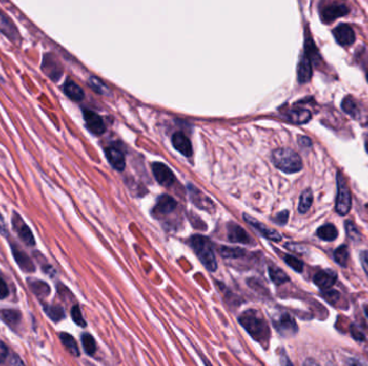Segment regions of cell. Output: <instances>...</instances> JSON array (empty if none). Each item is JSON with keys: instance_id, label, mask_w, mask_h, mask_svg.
<instances>
[{"instance_id": "36", "label": "cell", "mask_w": 368, "mask_h": 366, "mask_svg": "<svg viewBox=\"0 0 368 366\" xmlns=\"http://www.w3.org/2000/svg\"><path fill=\"white\" fill-rule=\"evenodd\" d=\"M334 259L336 260V262L341 265V266H345L348 263V259H349V250L348 247L345 245H341L339 246L336 250L334 252Z\"/></svg>"}, {"instance_id": "45", "label": "cell", "mask_w": 368, "mask_h": 366, "mask_svg": "<svg viewBox=\"0 0 368 366\" xmlns=\"http://www.w3.org/2000/svg\"><path fill=\"white\" fill-rule=\"evenodd\" d=\"M0 233H2L4 236H8V234H9L6 221H5V218L2 215V213H0Z\"/></svg>"}, {"instance_id": "51", "label": "cell", "mask_w": 368, "mask_h": 366, "mask_svg": "<svg viewBox=\"0 0 368 366\" xmlns=\"http://www.w3.org/2000/svg\"><path fill=\"white\" fill-rule=\"evenodd\" d=\"M200 359L202 360V362L205 363V365H206V366H212V364H211V363H210L207 359H206V358L202 356V354H200Z\"/></svg>"}, {"instance_id": "15", "label": "cell", "mask_w": 368, "mask_h": 366, "mask_svg": "<svg viewBox=\"0 0 368 366\" xmlns=\"http://www.w3.org/2000/svg\"><path fill=\"white\" fill-rule=\"evenodd\" d=\"M334 37L336 39L337 43L342 47L351 46L355 41V33L351 26L348 24H340L333 31Z\"/></svg>"}, {"instance_id": "2", "label": "cell", "mask_w": 368, "mask_h": 366, "mask_svg": "<svg viewBox=\"0 0 368 366\" xmlns=\"http://www.w3.org/2000/svg\"><path fill=\"white\" fill-rule=\"evenodd\" d=\"M190 244L205 268L210 272H215L218 269V262H216L211 241L203 235L196 234L191 238Z\"/></svg>"}, {"instance_id": "6", "label": "cell", "mask_w": 368, "mask_h": 366, "mask_svg": "<svg viewBox=\"0 0 368 366\" xmlns=\"http://www.w3.org/2000/svg\"><path fill=\"white\" fill-rule=\"evenodd\" d=\"M12 228L17 233L21 241L26 244L27 246H35L36 241L34 234H32L30 228L27 226L23 218L16 212H13L12 215Z\"/></svg>"}, {"instance_id": "18", "label": "cell", "mask_w": 368, "mask_h": 366, "mask_svg": "<svg viewBox=\"0 0 368 366\" xmlns=\"http://www.w3.org/2000/svg\"><path fill=\"white\" fill-rule=\"evenodd\" d=\"M171 142L174 147L182 155H184V156L191 157L193 155V147L191 141L189 140V138L184 136L182 132H176L175 135L172 136Z\"/></svg>"}, {"instance_id": "44", "label": "cell", "mask_w": 368, "mask_h": 366, "mask_svg": "<svg viewBox=\"0 0 368 366\" xmlns=\"http://www.w3.org/2000/svg\"><path fill=\"white\" fill-rule=\"evenodd\" d=\"M361 262H362V266L366 273V275L368 276V250H365L361 253Z\"/></svg>"}, {"instance_id": "40", "label": "cell", "mask_w": 368, "mask_h": 366, "mask_svg": "<svg viewBox=\"0 0 368 366\" xmlns=\"http://www.w3.org/2000/svg\"><path fill=\"white\" fill-rule=\"evenodd\" d=\"M279 360H280V366H294L293 363L291 362L289 356L287 354V352L281 349L280 353H279Z\"/></svg>"}, {"instance_id": "42", "label": "cell", "mask_w": 368, "mask_h": 366, "mask_svg": "<svg viewBox=\"0 0 368 366\" xmlns=\"http://www.w3.org/2000/svg\"><path fill=\"white\" fill-rule=\"evenodd\" d=\"M9 349L4 341L0 340V363H5L8 359Z\"/></svg>"}, {"instance_id": "39", "label": "cell", "mask_w": 368, "mask_h": 366, "mask_svg": "<svg viewBox=\"0 0 368 366\" xmlns=\"http://www.w3.org/2000/svg\"><path fill=\"white\" fill-rule=\"evenodd\" d=\"M345 230H347V234L348 236L354 241V242H359L361 240V233L359 231V229L356 228V226L352 223V221H347L345 223Z\"/></svg>"}, {"instance_id": "55", "label": "cell", "mask_w": 368, "mask_h": 366, "mask_svg": "<svg viewBox=\"0 0 368 366\" xmlns=\"http://www.w3.org/2000/svg\"><path fill=\"white\" fill-rule=\"evenodd\" d=\"M0 80H2V76H0Z\"/></svg>"}, {"instance_id": "7", "label": "cell", "mask_w": 368, "mask_h": 366, "mask_svg": "<svg viewBox=\"0 0 368 366\" xmlns=\"http://www.w3.org/2000/svg\"><path fill=\"white\" fill-rule=\"evenodd\" d=\"M41 70L52 81L56 82L63 75V68L57 60V58L53 54L48 53L43 55V59L41 63Z\"/></svg>"}, {"instance_id": "34", "label": "cell", "mask_w": 368, "mask_h": 366, "mask_svg": "<svg viewBox=\"0 0 368 366\" xmlns=\"http://www.w3.org/2000/svg\"><path fill=\"white\" fill-rule=\"evenodd\" d=\"M305 49H306V56L309 58V60L312 62L318 61V58L320 57V55L318 53V50L315 46V42L311 39L310 36H307L306 38V43H305Z\"/></svg>"}, {"instance_id": "53", "label": "cell", "mask_w": 368, "mask_h": 366, "mask_svg": "<svg viewBox=\"0 0 368 366\" xmlns=\"http://www.w3.org/2000/svg\"><path fill=\"white\" fill-rule=\"evenodd\" d=\"M365 314H366V317H367V319H368V306L365 307Z\"/></svg>"}, {"instance_id": "3", "label": "cell", "mask_w": 368, "mask_h": 366, "mask_svg": "<svg viewBox=\"0 0 368 366\" xmlns=\"http://www.w3.org/2000/svg\"><path fill=\"white\" fill-rule=\"evenodd\" d=\"M273 162L279 170L284 173H297L302 169L299 155L291 148H278L273 153Z\"/></svg>"}, {"instance_id": "35", "label": "cell", "mask_w": 368, "mask_h": 366, "mask_svg": "<svg viewBox=\"0 0 368 366\" xmlns=\"http://www.w3.org/2000/svg\"><path fill=\"white\" fill-rule=\"evenodd\" d=\"M81 341L84 348V351L89 354V356H93L96 352V341L94 337L89 334V333H84L81 336Z\"/></svg>"}, {"instance_id": "46", "label": "cell", "mask_w": 368, "mask_h": 366, "mask_svg": "<svg viewBox=\"0 0 368 366\" xmlns=\"http://www.w3.org/2000/svg\"><path fill=\"white\" fill-rule=\"evenodd\" d=\"M351 334L353 335V337L356 340H364L365 339V336L362 334L361 331H359L354 326H352V328H351Z\"/></svg>"}, {"instance_id": "27", "label": "cell", "mask_w": 368, "mask_h": 366, "mask_svg": "<svg viewBox=\"0 0 368 366\" xmlns=\"http://www.w3.org/2000/svg\"><path fill=\"white\" fill-rule=\"evenodd\" d=\"M317 235L323 241L332 242V241H335L337 239L338 231H337V228L335 227L334 225L326 224V225L321 226L317 230Z\"/></svg>"}, {"instance_id": "32", "label": "cell", "mask_w": 368, "mask_h": 366, "mask_svg": "<svg viewBox=\"0 0 368 366\" xmlns=\"http://www.w3.org/2000/svg\"><path fill=\"white\" fill-rule=\"evenodd\" d=\"M221 256L229 259H239L246 256V250L238 247H221L220 248Z\"/></svg>"}, {"instance_id": "48", "label": "cell", "mask_w": 368, "mask_h": 366, "mask_svg": "<svg viewBox=\"0 0 368 366\" xmlns=\"http://www.w3.org/2000/svg\"><path fill=\"white\" fill-rule=\"evenodd\" d=\"M298 143L300 144L301 146H304V147H310L311 146V141L307 137H299Z\"/></svg>"}, {"instance_id": "16", "label": "cell", "mask_w": 368, "mask_h": 366, "mask_svg": "<svg viewBox=\"0 0 368 366\" xmlns=\"http://www.w3.org/2000/svg\"><path fill=\"white\" fill-rule=\"evenodd\" d=\"M337 281V273L333 270H323L318 272L315 277H313V282L320 288L321 290H329L335 285Z\"/></svg>"}, {"instance_id": "37", "label": "cell", "mask_w": 368, "mask_h": 366, "mask_svg": "<svg viewBox=\"0 0 368 366\" xmlns=\"http://www.w3.org/2000/svg\"><path fill=\"white\" fill-rule=\"evenodd\" d=\"M284 261L290 266V268H292L297 273H301L302 270H304V263H302L299 259H297L294 256H291V254H285Z\"/></svg>"}, {"instance_id": "19", "label": "cell", "mask_w": 368, "mask_h": 366, "mask_svg": "<svg viewBox=\"0 0 368 366\" xmlns=\"http://www.w3.org/2000/svg\"><path fill=\"white\" fill-rule=\"evenodd\" d=\"M12 253H13V257L16 261V263L18 264L19 268L23 270L24 272H28V273H31V272H35L36 268H35V264L34 262L31 261V259L27 256V254L22 250L21 248H18L17 246L15 245H12Z\"/></svg>"}, {"instance_id": "38", "label": "cell", "mask_w": 368, "mask_h": 366, "mask_svg": "<svg viewBox=\"0 0 368 366\" xmlns=\"http://www.w3.org/2000/svg\"><path fill=\"white\" fill-rule=\"evenodd\" d=\"M71 318L73 320V322L77 326L82 327V328L86 327L85 319L83 318V315H82V312H81L79 305H74L71 308Z\"/></svg>"}, {"instance_id": "14", "label": "cell", "mask_w": 368, "mask_h": 366, "mask_svg": "<svg viewBox=\"0 0 368 366\" xmlns=\"http://www.w3.org/2000/svg\"><path fill=\"white\" fill-rule=\"evenodd\" d=\"M152 170L155 180L161 186H170L174 184L176 177L166 164L161 162H155L152 165Z\"/></svg>"}, {"instance_id": "9", "label": "cell", "mask_w": 368, "mask_h": 366, "mask_svg": "<svg viewBox=\"0 0 368 366\" xmlns=\"http://www.w3.org/2000/svg\"><path fill=\"white\" fill-rule=\"evenodd\" d=\"M349 12H350L349 8L344 4L334 3L322 9L321 19L324 21V23H332L333 20L337 19L338 17L347 15Z\"/></svg>"}, {"instance_id": "5", "label": "cell", "mask_w": 368, "mask_h": 366, "mask_svg": "<svg viewBox=\"0 0 368 366\" xmlns=\"http://www.w3.org/2000/svg\"><path fill=\"white\" fill-rule=\"evenodd\" d=\"M273 326L281 336L291 337L298 332V327L294 318L290 314H278L273 318Z\"/></svg>"}, {"instance_id": "49", "label": "cell", "mask_w": 368, "mask_h": 366, "mask_svg": "<svg viewBox=\"0 0 368 366\" xmlns=\"http://www.w3.org/2000/svg\"><path fill=\"white\" fill-rule=\"evenodd\" d=\"M350 363V366H367L365 363H363L362 361L360 360H355V359H352L349 361Z\"/></svg>"}, {"instance_id": "41", "label": "cell", "mask_w": 368, "mask_h": 366, "mask_svg": "<svg viewBox=\"0 0 368 366\" xmlns=\"http://www.w3.org/2000/svg\"><path fill=\"white\" fill-rule=\"evenodd\" d=\"M274 220L276 221V223H277L278 225L284 226V225L288 223V220H289V212H288V210H283V212H280V213L275 217Z\"/></svg>"}, {"instance_id": "22", "label": "cell", "mask_w": 368, "mask_h": 366, "mask_svg": "<svg viewBox=\"0 0 368 366\" xmlns=\"http://www.w3.org/2000/svg\"><path fill=\"white\" fill-rule=\"evenodd\" d=\"M63 91L67 97L73 101H81L84 99V92L82 88L72 80H67L63 86Z\"/></svg>"}, {"instance_id": "17", "label": "cell", "mask_w": 368, "mask_h": 366, "mask_svg": "<svg viewBox=\"0 0 368 366\" xmlns=\"http://www.w3.org/2000/svg\"><path fill=\"white\" fill-rule=\"evenodd\" d=\"M227 238H229V241L232 243L252 244L251 236L248 234L244 229L234 223H231L227 226Z\"/></svg>"}, {"instance_id": "54", "label": "cell", "mask_w": 368, "mask_h": 366, "mask_svg": "<svg viewBox=\"0 0 368 366\" xmlns=\"http://www.w3.org/2000/svg\"><path fill=\"white\" fill-rule=\"evenodd\" d=\"M366 76H367V82H368V72H367V75H366Z\"/></svg>"}, {"instance_id": "1", "label": "cell", "mask_w": 368, "mask_h": 366, "mask_svg": "<svg viewBox=\"0 0 368 366\" xmlns=\"http://www.w3.org/2000/svg\"><path fill=\"white\" fill-rule=\"evenodd\" d=\"M238 322L248 332L255 341L265 348L268 347L270 339V329L263 315L256 309H247L238 317Z\"/></svg>"}, {"instance_id": "21", "label": "cell", "mask_w": 368, "mask_h": 366, "mask_svg": "<svg viewBox=\"0 0 368 366\" xmlns=\"http://www.w3.org/2000/svg\"><path fill=\"white\" fill-rule=\"evenodd\" d=\"M312 75V67L309 58L304 55L301 56L297 67V77L299 83H307L310 81Z\"/></svg>"}, {"instance_id": "29", "label": "cell", "mask_w": 368, "mask_h": 366, "mask_svg": "<svg viewBox=\"0 0 368 366\" xmlns=\"http://www.w3.org/2000/svg\"><path fill=\"white\" fill-rule=\"evenodd\" d=\"M341 107H342V110L344 111L345 113H347L350 116H352L353 118H359L360 117L361 112H360L359 104L352 97H345L342 100Z\"/></svg>"}, {"instance_id": "52", "label": "cell", "mask_w": 368, "mask_h": 366, "mask_svg": "<svg viewBox=\"0 0 368 366\" xmlns=\"http://www.w3.org/2000/svg\"><path fill=\"white\" fill-rule=\"evenodd\" d=\"M365 147H366V152L368 153V138H367L366 141H365Z\"/></svg>"}, {"instance_id": "25", "label": "cell", "mask_w": 368, "mask_h": 366, "mask_svg": "<svg viewBox=\"0 0 368 366\" xmlns=\"http://www.w3.org/2000/svg\"><path fill=\"white\" fill-rule=\"evenodd\" d=\"M28 285L31 292L36 294L38 297H47L51 292V288L46 282L38 279H29Z\"/></svg>"}, {"instance_id": "24", "label": "cell", "mask_w": 368, "mask_h": 366, "mask_svg": "<svg viewBox=\"0 0 368 366\" xmlns=\"http://www.w3.org/2000/svg\"><path fill=\"white\" fill-rule=\"evenodd\" d=\"M287 117L290 121L297 125L306 124L311 119V113L310 111L305 109H293L288 112Z\"/></svg>"}, {"instance_id": "13", "label": "cell", "mask_w": 368, "mask_h": 366, "mask_svg": "<svg viewBox=\"0 0 368 366\" xmlns=\"http://www.w3.org/2000/svg\"><path fill=\"white\" fill-rule=\"evenodd\" d=\"M83 116L86 127H88V129L91 132H93L94 135L100 136L106 131V125L104 123V120L97 113L90 110H84Z\"/></svg>"}, {"instance_id": "30", "label": "cell", "mask_w": 368, "mask_h": 366, "mask_svg": "<svg viewBox=\"0 0 368 366\" xmlns=\"http://www.w3.org/2000/svg\"><path fill=\"white\" fill-rule=\"evenodd\" d=\"M313 202V195L310 189H306L301 193L298 204V212L300 214H306L310 209Z\"/></svg>"}, {"instance_id": "26", "label": "cell", "mask_w": 368, "mask_h": 366, "mask_svg": "<svg viewBox=\"0 0 368 366\" xmlns=\"http://www.w3.org/2000/svg\"><path fill=\"white\" fill-rule=\"evenodd\" d=\"M59 339H60L63 345L65 346V348H66L73 357L80 356V350L78 347V343H77V341H75V339L72 335L68 334V333L63 332L59 334Z\"/></svg>"}, {"instance_id": "47", "label": "cell", "mask_w": 368, "mask_h": 366, "mask_svg": "<svg viewBox=\"0 0 368 366\" xmlns=\"http://www.w3.org/2000/svg\"><path fill=\"white\" fill-rule=\"evenodd\" d=\"M10 366H25V364L18 356L13 354V357L10 360Z\"/></svg>"}, {"instance_id": "43", "label": "cell", "mask_w": 368, "mask_h": 366, "mask_svg": "<svg viewBox=\"0 0 368 366\" xmlns=\"http://www.w3.org/2000/svg\"><path fill=\"white\" fill-rule=\"evenodd\" d=\"M9 294V289L8 286L6 284V282L0 277V299H4L8 296Z\"/></svg>"}, {"instance_id": "8", "label": "cell", "mask_w": 368, "mask_h": 366, "mask_svg": "<svg viewBox=\"0 0 368 366\" xmlns=\"http://www.w3.org/2000/svg\"><path fill=\"white\" fill-rule=\"evenodd\" d=\"M0 32L14 44H19L21 35L13 20L0 10Z\"/></svg>"}, {"instance_id": "31", "label": "cell", "mask_w": 368, "mask_h": 366, "mask_svg": "<svg viewBox=\"0 0 368 366\" xmlns=\"http://www.w3.org/2000/svg\"><path fill=\"white\" fill-rule=\"evenodd\" d=\"M45 312L54 322H59L65 318V310L59 305H48L45 306Z\"/></svg>"}, {"instance_id": "11", "label": "cell", "mask_w": 368, "mask_h": 366, "mask_svg": "<svg viewBox=\"0 0 368 366\" xmlns=\"http://www.w3.org/2000/svg\"><path fill=\"white\" fill-rule=\"evenodd\" d=\"M177 207V202L170 196L163 195L157 199V202L152 210V214L156 218H160L174 212Z\"/></svg>"}, {"instance_id": "23", "label": "cell", "mask_w": 368, "mask_h": 366, "mask_svg": "<svg viewBox=\"0 0 368 366\" xmlns=\"http://www.w3.org/2000/svg\"><path fill=\"white\" fill-rule=\"evenodd\" d=\"M0 319L11 329H15L22 320L21 312L16 309H0Z\"/></svg>"}, {"instance_id": "10", "label": "cell", "mask_w": 368, "mask_h": 366, "mask_svg": "<svg viewBox=\"0 0 368 366\" xmlns=\"http://www.w3.org/2000/svg\"><path fill=\"white\" fill-rule=\"evenodd\" d=\"M189 195L191 198V201L195 206H197L200 209L211 212L214 209V203L211 201L209 197L206 196L202 191H200L198 188L193 185H189Z\"/></svg>"}, {"instance_id": "20", "label": "cell", "mask_w": 368, "mask_h": 366, "mask_svg": "<svg viewBox=\"0 0 368 366\" xmlns=\"http://www.w3.org/2000/svg\"><path fill=\"white\" fill-rule=\"evenodd\" d=\"M106 157L114 169L123 171L125 169V157L123 153L115 147H108L106 149Z\"/></svg>"}, {"instance_id": "28", "label": "cell", "mask_w": 368, "mask_h": 366, "mask_svg": "<svg viewBox=\"0 0 368 366\" xmlns=\"http://www.w3.org/2000/svg\"><path fill=\"white\" fill-rule=\"evenodd\" d=\"M268 273H269L270 279H272L273 283L276 284L277 286L283 285L290 281L289 275L276 265H270L268 268Z\"/></svg>"}, {"instance_id": "50", "label": "cell", "mask_w": 368, "mask_h": 366, "mask_svg": "<svg viewBox=\"0 0 368 366\" xmlns=\"http://www.w3.org/2000/svg\"><path fill=\"white\" fill-rule=\"evenodd\" d=\"M304 366H320V364L313 359H307L304 363Z\"/></svg>"}, {"instance_id": "4", "label": "cell", "mask_w": 368, "mask_h": 366, "mask_svg": "<svg viewBox=\"0 0 368 366\" xmlns=\"http://www.w3.org/2000/svg\"><path fill=\"white\" fill-rule=\"evenodd\" d=\"M351 192L345 182L343 175L339 172L337 174V198H336V212L339 215H347L352 205Z\"/></svg>"}, {"instance_id": "33", "label": "cell", "mask_w": 368, "mask_h": 366, "mask_svg": "<svg viewBox=\"0 0 368 366\" xmlns=\"http://www.w3.org/2000/svg\"><path fill=\"white\" fill-rule=\"evenodd\" d=\"M89 85L92 90L97 94H100V95H109L110 94L109 87H108L101 80H99L98 77H96V76L90 77Z\"/></svg>"}, {"instance_id": "12", "label": "cell", "mask_w": 368, "mask_h": 366, "mask_svg": "<svg viewBox=\"0 0 368 366\" xmlns=\"http://www.w3.org/2000/svg\"><path fill=\"white\" fill-rule=\"evenodd\" d=\"M243 219L247 221V224L253 227L256 231L261 233L264 238L273 241V242H280L281 240H282V236H281V234L278 231L267 227L266 225L262 224V223H259V221H257L255 218L246 214V215H243Z\"/></svg>"}]
</instances>
